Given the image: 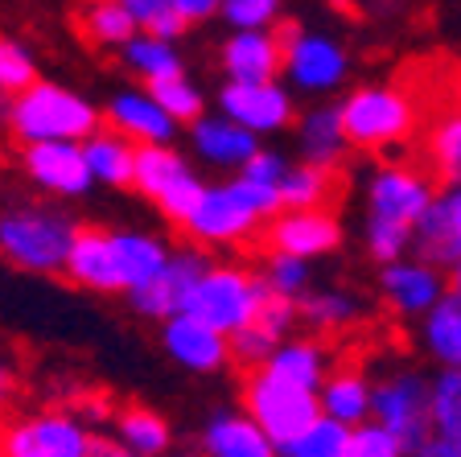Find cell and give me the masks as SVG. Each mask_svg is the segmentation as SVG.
Returning <instances> with one entry per match:
<instances>
[{"instance_id":"cell-9","label":"cell","mask_w":461,"mask_h":457,"mask_svg":"<svg viewBox=\"0 0 461 457\" xmlns=\"http://www.w3.org/2000/svg\"><path fill=\"white\" fill-rule=\"evenodd\" d=\"M371 420L384 425L403 449L429 437V375L392 371L371 383Z\"/></svg>"},{"instance_id":"cell-38","label":"cell","mask_w":461,"mask_h":457,"mask_svg":"<svg viewBox=\"0 0 461 457\" xmlns=\"http://www.w3.org/2000/svg\"><path fill=\"white\" fill-rule=\"evenodd\" d=\"M140 87L165 107V115H169L173 124H190V120H198V115L206 112V96H202L198 87L185 78V70H182V75H169V78L140 83Z\"/></svg>"},{"instance_id":"cell-25","label":"cell","mask_w":461,"mask_h":457,"mask_svg":"<svg viewBox=\"0 0 461 457\" xmlns=\"http://www.w3.org/2000/svg\"><path fill=\"white\" fill-rule=\"evenodd\" d=\"M317 408L321 416H334L338 425L355 429L371 420V379L358 367H330V375L317 383Z\"/></svg>"},{"instance_id":"cell-27","label":"cell","mask_w":461,"mask_h":457,"mask_svg":"<svg viewBox=\"0 0 461 457\" xmlns=\"http://www.w3.org/2000/svg\"><path fill=\"white\" fill-rule=\"evenodd\" d=\"M420 343L437 367H461V293L445 288L420 314Z\"/></svg>"},{"instance_id":"cell-14","label":"cell","mask_w":461,"mask_h":457,"mask_svg":"<svg viewBox=\"0 0 461 457\" xmlns=\"http://www.w3.org/2000/svg\"><path fill=\"white\" fill-rule=\"evenodd\" d=\"M432 190H437V178L429 169L412 161H387L366 178V215L412 227L416 215L429 206Z\"/></svg>"},{"instance_id":"cell-2","label":"cell","mask_w":461,"mask_h":457,"mask_svg":"<svg viewBox=\"0 0 461 457\" xmlns=\"http://www.w3.org/2000/svg\"><path fill=\"white\" fill-rule=\"evenodd\" d=\"M83 223L54 202H13L0 206V260L21 272L58 277L75 231Z\"/></svg>"},{"instance_id":"cell-45","label":"cell","mask_w":461,"mask_h":457,"mask_svg":"<svg viewBox=\"0 0 461 457\" xmlns=\"http://www.w3.org/2000/svg\"><path fill=\"white\" fill-rule=\"evenodd\" d=\"M202 190H206V181H202L198 173H185V178L177 181V186H169V190H165L161 198L153 202V206L161 210V215H165L169 223H182L185 215L194 210V202L202 198Z\"/></svg>"},{"instance_id":"cell-6","label":"cell","mask_w":461,"mask_h":457,"mask_svg":"<svg viewBox=\"0 0 461 457\" xmlns=\"http://www.w3.org/2000/svg\"><path fill=\"white\" fill-rule=\"evenodd\" d=\"M95 433L75 408L0 416V457H86Z\"/></svg>"},{"instance_id":"cell-12","label":"cell","mask_w":461,"mask_h":457,"mask_svg":"<svg viewBox=\"0 0 461 457\" xmlns=\"http://www.w3.org/2000/svg\"><path fill=\"white\" fill-rule=\"evenodd\" d=\"M211 260H214L211 251L185 239L182 248H169L165 264L157 268L153 277L128 293V305H132L136 314L153 317V322H165L169 314H182L185 301H190V288L198 285V277L206 272Z\"/></svg>"},{"instance_id":"cell-30","label":"cell","mask_w":461,"mask_h":457,"mask_svg":"<svg viewBox=\"0 0 461 457\" xmlns=\"http://www.w3.org/2000/svg\"><path fill=\"white\" fill-rule=\"evenodd\" d=\"M185 173H194V165L173 149V141L136 144V152H132V186H128V190H140L149 202H157L169 186H177Z\"/></svg>"},{"instance_id":"cell-42","label":"cell","mask_w":461,"mask_h":457,"mask_svg":"<svg viewBox=\"0 0 461 457\" xmlns=\"http://www.w3.org/2000/svg\"><path fill=\"white\" fill-rule=\"evenodd\" d=\"M38 78V62L21 46L17 38H0V91L17 96L21 87H29Z\"/></svg>"},{"instance_id":"cell-36","label":"cell","mask_w":461,"mask_h":457,"mask_svg":"<svg viewBox=\"0 0 461 457\" xmlns=\"http://www.w3.org/2000/svg\"><path fill=\"white\" fill-rule=\"evenodd\" d=\"M346 445H350V429L338 425L334 416L317 412L297 437H288L285 445H276V457H346Z\"/></svg>"},{"instance_id":"cell-15","label":"cell","mask_w":461,"mask_h":457,"mask_svg":"<svg viewBox=\"0 0 461 457\" xmlns=\"http://www.w3.org/2000/svg\"><path fill=\"white\" fill-rule=\"evenodd\" d=\"M21 169L38 190L54 198H83L95 181L83 161V144L78 141H33L21 144Z\"/></svg>"},{"instance_id":"cell-33","label":"cell","mask_w":461,"mask_h":457,"mask_svg":"<svg viewBox=\"0 0 461 457\" xmlns=\"http://www.w3.org/2000/svg\"><path fill=\"white\" fill-rule=\"evenodd\" d=\"M120 54H124V67L132 70L140 83L182 75V54H177V46L165 38H153V33H140V29L120 46Z\"/></svg>"},{"instance_id":"cell-21","label":"cell","mask_w":461,"mask_h":457,"mask_svg":"<svg viewBox=\"0 0 461 457\" xmlns=\"http://www.w3.org/2000/svg\"><path fill=\"white\" fill-rule=\"evenodd\" d=\"M363 317H366V301L358 293H350V288L309 285L297 297V322L317 338H334V334L355 330Z\"/></svg>"},{"instance_id":"cell-43","label":"cell","mask_w":461,"mask_h":457,"mask_svg":"<svg viewBox=\"0 0 461 457\" xmlns=\"http://www.w3.org/2000/svg\"><path fill=\"white\" fill-rule=\"evenodd\" d=\"M408 449L375 420H363L350 429V445H346V457H403Z\"/></svg>"},{"instance_id":"cell-28","label":"cell","mask_w":461,"mask_h":457,"mask_svg":"<svg viewBox=\"0 0 461 457\" xmlns=\"http://www.w3.org/2000/svg\"><path fill=\"white\" fill-rule=\"evenodd\" d=\"M83 161L91 169L95 186H115V190H128L132 186V152L136 144L128 136H120L115 128L99 124L91 136H83Z\"/></svg>"},{"instance_id":"cell-1","label":"cell","mask_w":461,"mask_h":457,"mask_svg":"<svg viewBox=\"0 0 461 457\" xmlns=\"http://www.w3.org/2000/svg\"><path fill=\"white\" fill-rule=\"evenodd\" d=\"M342 133L346 144L358 152H392L408 149L420 133V96L403 83H363L346 91L342 104Z\"/></svg>"},{"instance_id":"cell-35","label":"cell","mask_w":461,"mask_h":457,"mask_svg":"<svg viewBox=\"0 0 461 457\" xmlns=\"http://www.w3.org/2000/svg\"><path fill=\"white\" fill-rule=\"evenodd\" d=\"M429 429L437 437L461 441V371L457 367H437V375H429Z\"/></svg>"},{"instance_id":"cell-53","label":"cell","mask_w":461,"mask_h":457,"mask_svg":"<svg viewBox=\"0 0 461 457\" xmlns=\"http://www.w3.org/2000/svg\"><path fill=\"white\" fill-rule=\"evenodd\" d=\"M75 5H95V0H75Z\"/></svg>"},{"instance_id":"cell-16","label":"cell","mask_w":461,"mask_h":457,"mask_svg":"<svg viewBox=\"0 0 461 457\" xmlns=\"http://www.w3.org/2000/svg\"><path fill=\"white\" fill-rule=\"evenodd\" d=\"M161 346L177 367L194 375H219L230 367L227 354V334H219L214 325H206L194 314H169L161 322Z\"/></svg>"},{"instance_id":"cell-52","label":"cell","mask_w":461,"mask_h":457,"mask_svg":"<svg viewBox=\"0 0 461 457\" xmlns=\"http://www.w3.org/2000/svg\"><path fill=\"white\" fill-rule=\"evenodd\" d=\"M165 457H202V453H198V449H169Z\"/></svg>"},{"instance_id":"cell-10","label":"cell","mask_w":461,"mask_h":457,"mask_svg":"<svg viewBox=\"0 0 461 457\" xmlns=\"http://www.w3.org/2000/svg\"><path fill=\"white\" fill-rule=\"evenodd\" d=\"M219 112L251 136H280L297 115V99L280 78H227L219 91Z\"/></svg>"},{"instance_id":"cell-32","label":"cell","mask_w":461,"mask_h":457,"mask_svg":"<svg viewBox=\"0 0 461 457\" xmlns=\"http://www.w3.org/2000/svg\"><path fill=\"white\" fill-rule=\"evenodd\" d=\"M334 186H338V169L288 161L285 173L276 178V198L280 206H326L334 198Z\"/></svg>"},{"instance_id":"cell-19","label":"cell","mask_w":461,"mask_h":457,"mask_svg":"<svg viewBox=\"0 0 461 457\" xmlns=\"http://www.w3.org/2000/svg\"><path fill=\"white\" fill-rule=\"evenodd\" d=\"M190 144H194V152H198L202 165L222 169V173H235L251 152L259 149V136H251L248 128H240L222 112L219 115L202 112L198 120H190Z\"/></svg>"},{"instance_id":"cell-17","label":"cell","mask_w":461,"mask_h":457,"mask_svg":"<svg viewBox=\"0 0 461 457\" xmlns=\"http://www.w3.org/2000/svg\"><path fill=\"white\" fill-rule=\"evenodd\" d=\"M445 288H449V277L416 256H400L392 264H379V293H384L387 309L395 317H420Z\"/></svg>"},{"instance_id":"cell-34","label":"cell","mask_w":461,"mask_h":457,"mask_svg":"<svg viewBox=\"0 0 461 457\" xmlns=\"http://www.w3.org/2000/svg\"><path fill=\"white\" fill-rule=\"evenodd\" d=\"M256 277H259V285H264V293L285 297V301H297V297L313 285V260H301V256H288V251L264 248Z\"/></svg>"},{"instance_id":"cell-11","label":"cell","mask_w":461,"mask_h":457,"mask_svg":"<svg viewBox=\"0 0 461 457\" xmlns=\"http://www.w3.org/2000/svg\"><path fill=\"white\" fill-rule=\"evenodd\" d=\"M408 256L441 268L449 280L461 272V190L457 181H437L429 206L412 223V248Z\"/></svg>"},{"instance_id":"cell-37","label":"cell","mask_w":461,"mask_h":457,"mask_svg":"<svg viewBox=\"0 0 461 457\" xmlns=\"http://www.w3.org/2000/svg\"><path fill=\"white\" fill-rule=\"evenodd\" d=\"M83 33L99 50H120L136 33V21L120 0H95V5H83Z\"/></svg>"},{"instance_id":"cell-5","label":"cell","mask_w":461,"mask_h":457,"mask_svg":"<svg viewBox=\"0 0 461 457\" xmlns=\"http://www.w3.org/2000/svg\"><path fill=\"white\" fill-rule=\"evenodd\" d=\"M280 38V78L301 96H334L350 75V54L338 38L301 25H276Z\"/></svg>"},{"instance_id":"cell-44","label":"cell","mask_w":461,"mask_h":457,"mask_svg":"<svg viewBox=\"0 0 461 457\" xmlns=\"http://www.w3.org/2000/svg\"><path fill=\"white\" fill-rule=\"evenodd\" d=\"M227 186L235 190V198L243 202L248 210H256L259 219H272L280 210V198H276V186L272 181H259V178H248V173H230Z\"/></svg>"},{"instance_id":"cell-40","label":"cell","mask_w":461,"mask_h":457,"mask_svg":"<svg viewBox=\"0 0 461 457\" xmlns=\"http://www.w3.org/2000/svg\"><path fill=\"white\" fill-rule=\"evenodd\" d=\"M363 243H366V256H371L375 264H392V260L408 256V248H412V227L366 215L363 219Z\"/></svg>"},{"instance_id":"cell-29","label":"cell","mask_w":461,"mask_h":457,"mask_svg":"<svg viewBox=\"0 0 461 457\" xmlns=\"http://www.w3.org/2000/svg\"><path fill=\"white\" fill-rule=\"evenodd\" d=\"M107 433H112L124 449H132V453H140V457H165L173 449L169 420H165L161 412H153V408H140V404L112 412Z\"/></svg>"},{"instance_id":"cell-18","label":"cell","mask_w":461,"mask_h":457,"mask_svg":"<svg viewBox=\"0 0 461 457\" xmlns=\"http://www.w3.org/2000/svg\"><path fill=\"white\" fill-rule=\"evenodd\" d=\"M293 133H297V161L317 165V169H342L350 157V144L342 133V115L338 104H313L301 115H293Z\"/></svg>"},{"instance_id":"cell-46","label":"cell","mask_w":461,"mask_h":457,"mask_svg":"<svg viewBox=\"0 0 461 457\" xmlns=\"http://www.w3.org/2000/svg\"><path fill=\"white\" fill-rule=\"evenodd\" d=\"M285 165H288L285 152H280V149H264V144H259V149L251 152V157L235 173H248V178H259V181H272V186H276V178L285 173Z\"/></svg>"},{"instance_id":"cell-13","label":"cell","mask_w":461,"mask_h":457,"mask_svg":"<svg viewBox=\"0 0 461 457\" xmlns=\"http://www.w3.org/2000/svg\"><path fill=\"white\" fill-rule=\"evenodd\" d=\"M259 231L272 251H288L301 260H321L342 248V223L330 206H280Z\"/></svg>"},{"instance_id":"cell-47","label":"cell","mask_w":461,"mask_h":457,"mask_svg":"<svg viewBox=\"0 0 461 457\" xmlns=\"http://www.w3.org/2000/svg\"><path fill=\"white\" fill-rule=\"evenodd\" d=\"M403 457H461V441H453V437H437V433H429V437H424L420 445H412Z\"/></svg>"},{"instance_id":"cell-3","label":"cell","mask_w":461,"mask_h":457,"mask_svg":"<svg viewBox=\"0 0 461 457\" xmlns=\"http://www.w3.org/2000/svg\"><path fill=\"white\" fill-rule=\"evenodd\" d=\"M104 124L99 107L86 96L70 91L62 83H46V78H33L29 87H21L13 96L9 107V128L21 144L33 141H83L95 128Z\"/></svg>"},{"instance_id":"cell-48","label":"cell","mask_w":461,"mask_h":457,"mask_svg":"<svg viewBox=\"0 0 461 457\" xmlns=\"http://www.w3.org/2000/svg\"><path fill=\"white\" fill-rule=\"evenodd\" d=\"M169 5L182 13L185 25H198V21L219 17V5H222V0H169Z\"/></svg>"},{"instance_id":"cell-49","label":"cell","mask_w":461,"mask_h":457,"mask_svg":"<svg viewBox=\"0 0 461 457\" xmlns=\"http://www.w3.org/2000/svg\"><path fill=\"white\" fill-rule=\"evenodd\" d=\"M13 404H17V367L0 354V416H9Z\"/></svg>"},{"instance_id":"cell-23","label":"cell","mask_w":461,"mask_h":457,"mask_svg":"<svg viewBox=\"0 0 461 457\" xmlns=\"http://www.w3.org/2000/svg\"><path fill=\"white\" fill-rule=\"evenodd\" d=\"M107 251H112L115 293H132L165 264L169 243L153 231H107Z\"/></svg>"},{"instance_id":"cell-24","label":"cell","mask_w":461,"mask_h":457,"mask_svg":"<svg viewBox=\"0 0 461 457\" xmlns=\"http://www.w3.org/2000/svg\"><path fill=\"white\" fill-rule=\"evenodd\" d=\"M227 78H280V38L276 29H230L219 50Z\"/></svg>"},{"instance_id":"cell-41","label":"cell","mask_w":461,"mask_h":457,"mask_svg":"<svg viewBox=\"0 0 461 457\" xmlns=\"http://www.w3.org/2000/svg\"><path fill=\"white\" fill-rule=\"evenodd\" d=\"M285 0H222L219 17L230 29H276Z\"/></svg>"},{"instance_id":"cell-8","label":"cell","mask_w":461,"mask_h":457,"mask_svg":"<svg viewBox=\"0 0 461 457\" xmlns=\"http://www.w3.org/2000/svg\"><path fill=\"white\" fill-rule=\"evenodd\" d=\"M177 227L185 231L190 243L214 251V248H243V243H251L259 235V227H264V219L235 198V190L227 181H214V186L202 190V198L194 202V210Z\"/></svg>"},{"instance_id":"cell-4","label":"cell","mask_w":461,"mask_h":457,"mask_svg":"<svg viewBox=\"0 0 461 457\" xmlns=\"http://www.w3.org/2000/svg\"><path fill=\"white\" fill-rule=\"evenodd\" d=\"M259 301H264V285H259L256 268L243 260H211L198 285L190 288L185 314L202 317L219 334H235L256 317Z\"/></svg>"},{"instance_id":"cell-7","label":"cell","mask_w":461,"mask_h":457,"mask_svg":"<svg viewBox=\"0 0 461 457\" xmlns=\"http://www.w3.org/2000/svg\"><path fill=\"white\" fill-rule=\"evenodd\" d=\"M243 412L268 433L272 445H285L321 408H317V391L301 388V383L285 379V375L268 371V367H256L243 379Z\"/></svg>"},{"instance_id":"cell-22","label":"cell","mask_w":461,"mask_h":457,"mask_svg":"<svg viewBox=\"0 0 461 457\" xmlns=\"http://www.w3.org/2000/svg\"><path fill=\"white\" fill-rule=\"evenodd\" d=\"M107 128H115V133L128 136L132 144H165L177 136V124L165 115V107L144 87H128V91L112 96V104H107Z\"/></svg>"},{"instance_id":"cell-26","label":"cell","mask_w":461,"mask_h":457,"mask_svg":"<svg viewBox=\"0 0 461 457\" xmlns=\"http://www.w3.org/2000/svg\"><path fill=\"white\" fill-rule=\"evenodd\" d=\"M264 367L293 383H301V388L317 391V383L326 379L330 367H334V354H330L326 338H317V334H288L285 343L264 359Z\"/></svg>"},{"instance_id":"cell-50","label":"cell","mask_w":461,"mask_h":457,"mask_svg":"<svg viewBox=\"0 0 461 457\" xmlns=\"http://www.w3.org/2000/svg\"><path fill=\"white\" fill-rule=\"evenodd\" d=\"M86 457H140L132 453V449H124L120 441L112 437V433H95V441H91V449H86Z\"/></svg>"},{"instance_id":"cell-39","label":"cell","mask_w":461,"mask_h":457,"mask_svg":"<svg viewBox=\"0 0 461 457\" xmlns=\"http://www.w3.org/2000/svg\"><path fill=\"white\" fill-rule=\"evenodd\" d=\"M120 5H124L128 17L136 21V29H140V33H153V38L177 41V38H185V29H190L169 0H120Z\"/></svg>"},{"instance_id":"cell-51","label":"cell","mask_w":461,"mask_h":457,"mask_svg":"<svg viewBox=\"0 0 461 457\" xmlns=\"http://www.w3.org/2000/svg\"><path fill=\"white\" fill-rule=\"evenodd\" d=\"M9 107H13V96L9 91H0V133L9 128Z\"/></svg>"},{"instance_id":"cell-31","label":"cell","mask_w":461,"mask_h":457,"mask_svg":"<svg viewBox=\"0 0 461 457\" xmlns=\"http://www.w3.org/2000/svg\"><path fill=\"white\" fill-rule=\"evenodd\" d=\"M420 157L424 169L437 181H457L461 178V120L457 107H445L441 115H432L429 124H420Z\"/></svg>"},{"instance_id":"cell-20","label":"cell","mask_w":461,"mask_h":457,"mask_svg":"<svg viewBox=\"0 0 461 457\" xmlns=\"http://www.w3.org/2000/svg\"><path fill=\"white\" fill-rule=\"evenodd\" d=\"M202 457H276V445L243 408L214 412L198 433Z\"/></svg>"}]
</instances>
